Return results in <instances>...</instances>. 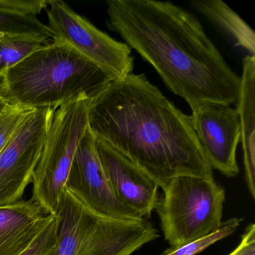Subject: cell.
<instances>
[{
	"label": "cell",
	"instance_id": "obj_1",
	"mask_svg": "<svg viewBox=\"0 0 255 255\" xmlns=\"http://www.w3.org/2000/svg\"><path fill=\"white\" fill-rule=\"evenodd\" d=\"M88 126L163 189L180 176L213 178L192 126L144 74L110 82L90 100Z\"/></svg>",
	"mask_w": 255,
	"mask_h": 255
},
{
	"label": "cell",
	"instance_id": "obj_2",
	"mask_svg": "<svg viewBox=\"0 0 255 255\" xmlns=\"http://www.w3.org/2000/svg\"><path fill=\"white\" fill-rule=\"evenodd\" d=\"M107 5L109 29L150 64L191 110L204 103L237 104L241 78L192 13L155 0H108Z\"/></svg>",
	"mask_w": 255,
	"mask_h": 255
},
{
	"label": "cell",
	"instance_id": "obj_3",
	"mask_svg": "<svg viewBox=\"0 0 255 255\" xmlns=\"http://www.w3.org/2000/svg\"><path fill=\"white\" fill-rule=\"evenodd\" d=\"M115 80L71 46L53 41L0 79V95L11 105L56 110L78 98L92 99Z\"/></svg>",
	"mask_w": 255,
	"mask_h": 255
},
{
	"label": "cell",
	"instance_id": "obj_4",
	"mask_svg": "<svg viewBox=\"0 0 255 255\" xmlns=\"http://www.w3.org/2000/svg\"><path fill=\"white\" fill-rule=\"evenodd\" d=\"M162 191L156 210L171 247L202 238L220 228L225 193L214 178L180 176Z\"/></svg>",
	"mask_w": 255,
	"mask_h": 255
},
{
	"label": "cell",
	"instance_id": "obj_5",
	"mask_svg": "<svg viewBox=\"0 0 255 255\" xmlns=\"http://www.w3.org/2000/svg\"><path fill=\"white\" fill-rule=\"evenodd\" d=\"M90 100L80 98L55 110L32 177V198L47 214L57 216L76 150L88 128Z\"/></svg>",
	"mask_w": 255,
	"mask_h": 255
},
{
	"label": "cell",
	"instance_id": "obj_6",
	"mask_svg": "<svg viewBox=\"0 0 255 255\" xmlns=\"http://www.w3.org/2000/svg\"><path fill=\"white\" fill-rule=\"evenodd\" d=\"M45 10L53 41L71 46L116 80L132 74V50L125 42L98 29L62 0H50Z\"/></svg>",
	"mask_w": 255,
	"mask_h": 255
},
{
	"label": "cell",
	"instance_id": "obj_7",
	"mask_svg": "<svg viewBox=\"0 0 255 255\" xmlns=\"http://www.w3.org/2000/svg\"><path fill=\"white\" fill-rule=\"evenodd\" d=\"M54 113L50 108L31 110L0 153V207L23 201Z\"/></svg>",
	"mask_w": 255,
	"mask_h": 255
},
{
	"label": "cell",
	"instance_id": "obj_8",
	"mask_svg": "<svg viewBox=\"0 0 255 255\" xmlns=\"http://www.w3.org/2000/svg\"><path fill=\"white\" fill-rule=\"evenodd\" d=\"M66 188L100 214L124 220L143 219L136 212L121 203L113 193L89 126L76 150Z\"/></svg>",
	"mask_w": 255,
	"mask_h": 255
},
{
	"label": "cell",
	"instance_id": "obj_9",
	"mask_svg": "<svg viewBox=\"0 0 255 255\" xmlns=\"http://www.w3.org/2000/svg\"><path fill=\"white\" fill-rule=\"evenodd\" d=\"M192 113V126L211 168L227 177H236L240 172L236 153L241 139L237 109L204 103Z\"/></svg>",
	"mask_w": 255,
	"mask_h": 255
},
{
	"label": "cell",
	"instance_id": "obj_10",
	"mask_svg": "<svg viewBox=\"0 0 255 255\" xmlns=\"http://www.w3.org/2000/svg\"><path fill=\"white\" fill-rule=\"evenodd\" d=\"M95 140L98 157L116 198L140 217L150 218L159 201L157 183L111 146L99 138Z\"/></svg>",
	"mask_w": 255,
	"mask_h": 255
},
{
	"label": "cell",
	"instance_id": "obj_11",
	"mask_svg": "<svg viewBox=\"0 0 255 255\" xmlns=\"http://www.w3.org/2000/svg\"><path fill=\"white\" fill-rule=\"evenodd\" d=\"M32 200L0 207V255H19L53 219Z\"/></svg>",
	"mask_w": 255,
	"mask_h": 255
},
{
	"label": "cell",
	"instance_id": "obj_12",
	"mask_svg": "<svg viewBox=\"0 0 255 255\" xmlns=\"http://www.w3.org/2000/svg\"><path fill=\"white\" fill-rule=\"evenodd\" d=\"M58 243L53 255H80L102 214L65 188L60 208Z\"/></svg>",
	"mask_w": 255,
	"mask_h": 255
},
{
	"label": "cell",
	"instance_id": "obj_13",
	"mask_svg": "<svg viewBox=\"0 0 255 255\" xmlns=\"http://www.w3.org/2000/svg\"><path fill=\"white\" fill-rule=\"evenodd\" d=\"M237 110L248 188L255 198V57L245 56Z\"/></svg>",
	"mask_w": 255,
	"mask_h": 255
},
{
	"label": "cell",
	"instance_id": "obj_14",
	"mask_svg": "<svg viewBox=\"0 0 255 255\" xmlns=\"http://www.w3.org/2000/svg\"><path fill=\"white\" fill-rule=\"evenodd\" d=\"M50 0H0V35H19L53 39L47 25L38 16Z\"/></svg>",
	"mask_w": 255,
	"mask_h": 255
},
{
	"label": "cell",
	"instance_id": "obj_15",
	"mask_svg": "<svg viewBox=\"0 0 255 255\" xmlns=\"http://www.w3.org/2000/svg\"><path fill=\"white\" fill-rule=\"evenodd\" d=\"M189 4L215 23L246 56L255 57V32L225 2L220 0H192Z\"/></svg>",
	"mask_w": 255,
	"mask_h": 255
},
{
	"label": "cell",
	"instance_id": "obj_16",
	"mask_svg": "<svg viewBox=\"0 0 255 255\" xmlns=\"http://www.w3.org/2000/svg\"><path fill=\"white\" fill-rule=\"evenodd\" d=\"M49 44L47 40L19 35H0V79L34 52Z\"/></svg>",
	"mask_w": 255,
	"mask_h": 255
},
{
	"label": "cell",
	"instance_id": "obj_17",
	"mask_svg": "<svg viewBox=\"0 0 255 255\" xmlns=\"http://www.w3.org/2000/svg\"><path fill=\"white\" fill-rule=\"evenodd\" d=\"M243 218H233L222 222L217 231L211 233L202 238L182 245L178 247H171L165 251L162 255H196L201 253L212 245L222 239L234 234L243 222Z\"/></svg>",
	"mask_w": 255,
	"mask_h": 255
},
{
	"label": "cell",
	"instance_id": "obj_18",
	"mask_svg": "<svg viewBox=\"0 0 255 255\" xmlns=\"http://www.w3.org/2000/svg\"><path fill=\"white\" fill-rule=\"evenodd\" d=\"M59 218L53 216L36 238L19 255H53L58 243Z\"/></svg>",
	"mask_w": 255,
	"mask_h": 255
},
{
	"label": "cell",
	"instance_id": "obj_19",
	"mask_svg": "<svg viewBox=\"0 0 255 255\" xmlns=\"http://www.w3.org/2000/svg\"><path fill=\"white\" fill-rule=\"evenodd\" d=\"M31 110L17 105H10L0 114V153L11 140L19 125Z\"/></svg>",
	"mask_w": 255,
	"mask_h": 255
},
{
	"label": "cell",
	"instance_id": "obj_20",
	"mask_svg": "<svg viewBox=\"0 0 255 255\" xmlns=\"http://www.w3.org/2000/svg\"><path fill=\"white\" fill-rule=\"evenodd\" d=\"M229 255H255V225L251 224L245 230L238 247Z\"/></svg>",
	"mask_w": 255,
	"mask_h": 255
},
{
	"label": "cell",
	"instance_id": "obj_21",
	"mask_svg": "<svg viewBox=\"0 0 255 255\" xmlns=\"http://www.w3.org/2000/svg\"><path fill=\"white\" fill-rule=\"evenodd\" d=\"M10 105L11 104H8V101L0 95V114L5 111Z\"/></svg>",
	"mask_w": 255,
	"mask_h": 255
}]
</instances>
